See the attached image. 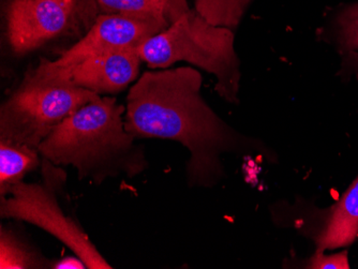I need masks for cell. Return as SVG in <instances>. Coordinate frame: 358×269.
Listing matches in <instances>:
<instances>
[{
  "label": "cell",
  "instance_id": "obj_1",
  "mask_svg": "<svg viewBox=\"0 0 358 269\" xmlns=\"http://www.w3.org/2000/svg\"><path fill=\"white\" fill-rule=\"evenodd\" d=\"M203 78L190 67L145 72L127 96L124 128L136 138L178 142L190 152V187L216 186L227 152H259L263 145L223 122L201 96Z\"/></svg>",
  "mask_w": 358,
  "mask_h": 269
},
{
  "label": "cell",
  "instance_id": "obj_2",
  "mask_svg": "<svg viewBox=\"0 0 358 269\" xmlns=\"http://www.w3.org/2000/svg\"><path fill=\"white\" fill-rule=\"evenodd\" d=\"M126 106L100 97L68 116L39 146L41 158L73 166L80 180L101 184L106 178H132L148 168L143 146L124 128Z\"/></svg>",
  "mask_w": 358,
  "mask_h": 269
},
{
  "label": "cell",
  "instance_id": "obj_3",
  "mask_svg": "<svg viewBox=\"0 0 358 269\" xmlns=\"http://www.w3.org/2000/svg\"><path fill=\"white\" fill-rule=\"evenodd\" d=\"M234 38L230 28L213 25L196 10L189 9L166 30L141 44L138 53L154 69L187 61L214 74L219 97L238 104L241 61Z\"/></svg>",
  "mask_w": 358,
  "mask_h": 269
},
{
  "label": "cell",
  "instance_id": "obj_4",
  "mask_svg": "<svg viewBox=\"0 0 358 269\" xmlns=\"http://www.w3.org/2000/svg\"><path fill=\"white\" fill-rule=\"evenodd\" d=\"M100 97L96 92L58 78H44L32 70L1 106L0 138L39 150L68 116Z\"/></svg>",
  "mask_w": 358,
  "mask_h": 269
},
{
  "label": "cell",
  "instance_id": "obj_5",
  "mask_svg": "<svg viewBox=\"0 0 358 269\" xmlns=\"http://www.w3.org/2000/svg\"><path fill=\"white\" fill-rule=\"evenodd\" d=\"M57 166L42 158L43 184L22 182L11 187L0 200V215L34 224L66 245L90 269H112L85 231L64 214L56 198V187L64 184V172L58 176Z\"/></svg>",
  "mask_w": 358,
  "mask_h": 269
},
{
  "label": "cell",
  "instance_id": "obj_6",
  "mask_svg": "<svg viewBox=\"0 0 358 269\" xmlns=\"http://www.w3.org/2000/svg\"><path fill=\"white\" fill-rule=\"evenodd\" d=\"M99 11L96 0H12L6 12L8 41L14 53L25 55L92 27Z\"/></svg>",
  "mask_w": 358,
  "mask_h": 269
},
{
  "label": "cell",
  "instance_id": "obj_7",
  "mask_svg": "<svg viewBox=\"0 0 358 269\" xmlns=\"http://www.w3.org/2000/svg\"><path fill=\"white\" fill-rule=\"evenodd\" d=\"M170 26L168 22L128 14L101 13L86 35L53 61L40 65L51 70H67L80 62L118 50L138 49L141 44Z\"/></svg>",
  "mask_w": 358,
  "mask_h": 269
},
{
  "label": "cell",
  "instance_id": "obj_8",
  "mask_svg": "<svg viewBox=\"0 0 358 269\" xmlns=\"http://www.w3.org/2000/svg\"><path fill=\"white\" fill-rule=\"evenodd\" d=\"M142 59L138 49L118 50L88 58L67 70L38 66L34 71L44 78H58L96 94H115L136 81Z\"/></svg>",
  "mask_w": 358,
  "mask_h": 269
},
{
  "label": "cell",
  "instance_id": "obj_9",
  "mask_svg": "<svg viewBox=\"0 0 358 269\" xmlns=\"http://www.w3.org/2000/svg\"><path fill=\"white\" fill-rule=\"evenodd\" d=\"M309 218V221H296L294 226L311 238L317 249L325 251L351 246L358 235V176L335 204Z\"/></svg>",
  "mask_w": 358,
  "mask_h": 269
},
{
  "label": "cell",
  "instance_id": "obj_10",
  "mask_svg": "<svg viewBox=\"0 0 358 269\" xmlns=\"http://www.w3.org/2000/svg\"><path fill=\"white\" fill-rule=\"evenodd\" d=\"M39 150L25 144L0 138V196L23 182L28 173L41 163Z\"/></svg>",
  "mask_w": 358,
  "mask_h": 269
},
{
  "label": "cell",
  "instance_id": "obj_11",
  "mask_svg": "<svg viewBox=\"0 0 358 269\" xmlns=\"http://www.w3.org/2000/svg\"><path fill=\"white\" fill-rule=\"evenodd\" d=\"M101 13L128 14L174 23L190 8L187 0H96Z\"/></svg>",
  "mask_w": 358,
  "mask_h": 269
},
{
  "label": "cell",
  "instance_id": "obj_12",
  "mask_svg": "<svg viewBox=\"0 0 358 269\" xmlns=\"http://www.w3.org/2000/svg\"><path fill=\"white\" fill-rule=\"evenodd\" d=\"M48 263L11 231L0 234V268H45Z\"/></svg>",
  "mask_w": 358,
  "mask_h": 269
},
{
  "label": "cell",
  "instance_id": "obj_13",
  "mask_svg": "<svg viewBox=\"0 0 358 269\" xmlns=\"http://www.w3.org/2000/svg\"><path fill=\"white\" fill-rule=\"evenodd\" d=\"M252 0H195L194 9L213 25L234 29Z\"/></svg>",
  "mask_w": 358,
  "mask_h": 269
},
{
  "label": "cell",
  "instance_id": "obj_14",
  "mask_svg": "<svg viewBox=\"0 0 358 269\" xmlns=\"http://www.w3.org/2000/svg\"><path fill=\"white\" fill-rule=\"evenodd\" d=\"M339 44L345 52H358V3L343 10L338 19Z\"/></svg>",
  "mask_w": 358,
  "mask_h": 269
},
{
  "label": "cell",
  "instance_id": "obj_15",
  "mask_svg": "<svg viewBox=\"0 0 358 269\" xmlns=\"http://www.w3.org/2000/svg\"><path fill=\"white\" fill-rule=\"evenodd\" d=\"M306 268L311 269H349V252L348 250L343 252L325 254L324 250L317 249L315 254L306 264Z\"/></svg>",
  "mask_w": 358,
  "mask_h": 269
},
{
  "label": "cell",
  "instance_id": "obj_16",
  "mask_svg": "<svg viewBox=\"0 0 358 269\" xmlns=\"http://www.w3.org/2000/svg\"><path fill=\"white\" fill-rule=\"evenodd\" d=\"M52 268L56 269H85V263L80 260L78 256L76 258H64V260L59 261V262L55 263L52 266Z\"/></svg>",
  "mask_w": 358,
  "mask_h": 269
},
{
  "label": "cell",
  "instance_id": "obj_17",
  "mask_svg": "<svg viewBox=\"0 0 358 269\" xmlns=\"http://www.w3.org/2000/svg\"><path fill=\"white\" fill-rule=\"evenodd\" d=\"M345 70L358 75V52H348L343 59Z\"/></svg>",
  "mask_w": 358,
  "mask_h": 269
}]
</instances>
